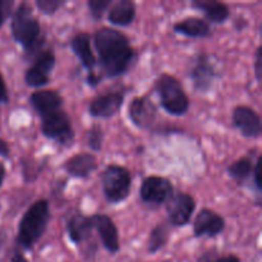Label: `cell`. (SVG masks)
<instances>
[{
	"label": "cell",
	"mask_w": 262,
	"mask_h": 262,
	"mask_svg": "<svg viewBox=\"0 0 262 262\" xmlns=\"http://www.w3.org/2000/svg\"><path fill=\"white\" fill-rule=\"evenodd\" d=\"M71 49L89 73H94L97 60L92 50L91 36L87 32L76 33L71 40Z\"/></svg>",
	"instance_id": "18"
},
{
	"label": "cell",
	"mask_w": 262,
	"mask_h": 262,
	"mask_svg": "<svg viewBox=\"0 0 262 262\" xmlns=\"http://www.w3.org/2000/svg\"><path fill=\"white\" fill-rule=\"evenodd\" d=\"M50 222V204L41 199L33 202L20 219L18 225L17 242L23 250H32L33 246L42 238Z\"/></svg>",
	"instance_id": "3"
},
{
	"label": "cell",
	"mask_w": 262,
	"mask_h": 262,
	"mask_svg": "<svg viewBox=\"0 0 262 262\" xmlns=\"http://www.w3.org/2000/svg\"><path fill=\"white\" fill-rule=\"evenodd\" d=\"M91 223L94 230L99 234L105 250L112 255L119 252V232L112 217L105 214H95L91 216Z\"/></svg>",
	"instance_id": "13"
},
{
	"label": "cell",
	"mask_w": 262,
	"mask_h": 262,
	"mask_svg": "<svg viewBox=\"0 0 262 262\" xmlns=\"http://www.w3.org/2000/svg\"><path fill=\"white\" fill-rule=\"evenodd\" d=\"M66 0H36V7L42 14L53 15L66 5Z\"/></svg>",
	"instance_id": "27"
},
{
	"label": "cell",
	"mask_w": 262,
	"mask_h": 262,
	"mask_svg": "<svg viewBox=\"0 0 262 262\" xmlns=\"http://www.w3.org/2000/svg\"><path fill=\"white\" fill-rule=\"evenodd\" d=\"M192 7L197 10H201L209 20L212 23H224L229 19L230 9L225 3L217 0H193L191 3Z\"/></svg>",
	"instance_id": "21"
},
{
	"label": "cell",
	"mask_w": 262,
	"mask_h": 262,
	"mask_svg": "<svg viewBox=\"0 0 262 262\" xmlns=\"http://www.w3.org/2000/svg\"><path fill=\"white\" fill-rule=\"evenodd\" d=\"M97 165H99L97 158L94 154L81 152L76 154L68 160H66V163L63 164V168L67 171V174L73 177V178L86 179L96 170Z\"/></svg>",
	"instance_id": "17"
},
{
	"label": "cell",
	"mask_w": 262,
	"mask_h": 262,
	"mask_svg": "<svg viewBox=\"0 0 262 262\" xmlns=\"http://www.w3.org/2000/svg\"><path fill=\"white\" fill-rule=\"evenodd\" d=\"M158 110L147 96H137L130 101L128 118L140 129H150L155 124Z\"/></svg>",
	"instance_id": "12"
},
{
	"label": "cell",
	"mask_w": 262,
	"mask_h": 262,
	"mask_svg": "<svg viewBox=\"0 0 262 262\" xmlns=\"http://www.w3.org/2000/svg\"><path fill=\"white\" fill-rule=\"evenodd\" d=\"M170 237V224L169 223H160L156 225L148 235L147 251L150 253H156L163 250L168 243Z\"/></svg>",
	"instance_id": "24"
},
{
	"label": "cell",
	"mask_w": 262,
	"mask_h": 262,
	"mask_svg": "<svg viewBox=\"0 0 262 262\" xmlns=\"http://www.w3.org/2000/svg\"><path fill=\"white\" fill-rule=\"evenodd\" d=\"M136 18V4L132 0H118L113 3L107 13V20L112 25L127 27Z\"/></svg>",
	"instance_id": "22"
},
{
	"label": "cell",
	"mask_w": 262,
	"mask_h": 262,
	"mask_svg": "<svg viewBox=\"0 0 262 262\" xmlns=\"http://www.w3.org/2000/svg\"><path fill=\"white\" fill-rule=\"evenodd\" d=\"M102 192L109 204H119L128 199L132 188V176L127 168L110 164L101 173Z\"/></svg>",
	"instance_id": "5"
},
{
	"label": "cell",
	"mask_w": 262,
	"mask_h": 262,
	"mask_svg": "<svg viewBox=\"0 0 262 262\" xmlns=\"http://www.w3.org/2000/svg\"><path fill=\"white\" fill-rule=\"evenodd\" d=\"M12 262H28V261H27V258L23 256V253L15 252L14 256L12 257Z\"/></svg>",
	"instance_id": "35"
},
{
	"label": "cell",
	"mask_w": 262,
	"mask_h": 262,
	"mask_svg": "<svg viewBox=\"0 0 262 262\" xmlns=\"http://www.w3.org/2000/svg\"><path fill=\"white\" fill-rule=\"evenodd\" d=\"M66 229L71 242L77 246L83 245L91 238L92 232H94L91 216H86L83 214L71 215L67 220Z\"/></svg>",
	"instance_id": "19"
},
{
	"label": "cell",
	"mask_w": 262,
	"mask_h": 262,
	"mask_svg": "<svg viewBox=\"0 0 262 262\" xmlns=\"http://www.w3.org/2000/svg\"><path fill=\"white\" fill-rule=\"evenodd\" d=\"M217 258V256L214 255V251H207L206 253L201 255L197 262H214Z\"/></svg>",
	"instance_id": "33"
},
{
	"label": "cell",
	"mask_w": 262,
	"mask_h": 262,
	"mask_svg": "<svg viewBox=\"0 0 262 262\" xmlns=\"http://www.w3.org/2000/svg\"><path fill=\"white\" fill-rule=\"evenodd\" d=\"M174 194L173 183L165 177L150 176L142 181L140 197L142 202L151 206L165 205Z\"/></svg>",
	"instance_id": "8"
},
{
	"label": "cell",
	"mask_w": 262,
	"mask_h": 262,
	"mask_svg": "<svg viewBox=\"0 0 262 262\" xmlns=\"http://www.w3.org/2000/svg\"><path fill=\"white\" fill-rule=\"evenodd\" d=\"M113 4L112 0H89L87 7L90 9V14L95 20H100L104 17L105 12Z\"/></svg>",
	"instance_id": "26"
},
{
	"label": "cell",
	"mask_w": 262,
	"mask_h": 262,
	"mask_svg": "<svg viewBox=\"0 0 262 262\" xmlns=\"http://www.w3.org/2000/svg\"><path fill=\"white\" fill-rule=\"evenodd\" d=\"M0 209H2V206H0Z\"/></svg>",
	"instance_id": "37"
},
{
	"label": "cell",
	"mask_w": 262,
	"mask_h": 262,
	"mask_svg": "<svg viewBox=\"0 0 262 262\" xmlns=\"http://www.w3.org/2000/svg\"><path fill=\"white\" fill-rule=\"evenodd\" d=\"M165 205L169 224L178 228L189 224L196 210V200L187 192L174 193Z\"/></svg>",
	"instance_id": "10"
},
{
	"label": "cell",
	"mask_w": 262,
	"mask_h": 262,
	"mask_svg": "<svg viewBox=\"0 0 262 262\" xmlns=\"http://www.w3.org/2000/svg\"><path fill=\"white\" fill-rule=\"evenodd\" d=\"M5 176H7V170H5V166H4V164L0 163V187H2V184L4 183Z\"/></svg>",
	"instance_id": "36"
},
{
	"label": "cell",
	"mask_w": 262,
	"mask_h": 262,
	"mask_svg": "<svg viewBox=\"0 0 262 262\" xmlns=\"http://www.w3.org/2000/svg\"><path fill=\"white\" fill-rule=\"evenodd\" d=\"M56 64L53 50H41L35 56V61L25 72V82L30 87H43L50 82V73Z\"/></svg>",
	"instance_id": "9"
},
{
	"label": "cell",
	"mask_w": 262,
	"mask_h": 262,
	"mask_svg": "<svg viewBox=\"0 0 262 262\" xmlns=\"http://www.w3.org/2000/svg\"><path fill=\"white\" fill-rule=\"evenodd\" d=\"M94 43L102 73L109 78L123 76L135 63L136 51L129 38L115 28H99L94 35Z\"/></svg>",
	"instance_id": "1"
},
{
	"label": "cell",
	"mask_w": 262,
	"mask_h": 262,
	"mask_svg": "<svg viewBox=\"0 0 262 262\" xmlns=\"http://www.w3.org/2000/svg\"><path fill=\"white\" fill-rule=\"evenodd\" d=\"M233 125L246 138H258L262 132L261 117L255 109L246 105H238L232 113Z\"/></svg>",
	"instance_id": "11"
},
{
	"label": "cell",
	"mask_w": 262,
	"mask_h": 262,
	"mask_svg": "<svg viewBox=\"0 0 262 262\" xmlns=\"http://www.w3.org/2000/svg\"><path fill=\"white\" fill-rule=\"evenodd\" d=\"M30 104L40 118L56 112L63 106V97L55 90H38L31 94Z\"/></svg>",
	"instance_id": "16"
},
{
	"label": "cell",
	"mask_w": 262,
	"mask_h": 262,
	"mask_svg": "<svg viewBox=\"0 0 262 262\" xmlns=\"http://www.w3.org/2000/svg\"><path fill=\"white\" fill-rule=\"evenodd\" d=\"M12 35L17 43L23 48L28 56L40 53L43 43L41 36V25L33 10L27 3H20L12 15ZM35 55V56H36Z\"/></svg>",
	"instance_id": "2"
},
{
	"label": "cell",
	"mask_w": 262,
	"mask_h": 262,
	"mask_svg": "<svg viewBox=\"0 0 262 262\" xmlns=\"http://www.w3.org/2000/svg\"><path fill=\"white\" fill-rule=\"evenodd\" d=\"M124 92L110 91L99 95L91 100L89 105V113L94 118H112L122 109L124 102Z\"/></svg>",
	"instance_id": "14"
},
{
	"label": "cell",
	"mask_w": 262,
	"mask_h": 262,
	"mask_svg": "<svg viewBox=\"0 0 262 262\" xmlns=\"http://www.w3.org/2000/svg\"><path fill=\"white\" fill-rule=\"evenodd\" d=\"M214 262H241L239 257L235 255H225V256H217V258Z\"/></svg>",
	"instance_id": "34"
},
{
	"label": "cell",
	"mask_w": 262,
	"mask_h": 262,
	"mask_svg": "<svg viewBox=\"0 0 262 262\" xmlns=\"http://www.w3.org/2000/svg\"><path fill=\"white\" fill-rule=\"evenodd\" d=\"M160 105L168 114L181 117L189 109V97L181 82L169 73H161L154 83Z\"/></svg>",
	"instance_id": "4"
},
{
	"label": "cell",
	"mask_w": 262,
	"mask_h": 262,
	"mask_svg": "<svg viewBox=\"0 0 262 262\" xmlns=\"http://www.w3.org/2000/svg\"><path fill=\"white\" fill-rule=\"evenodd\" d=\"M260 169H261V156H258L257 160H256V165L255 169H253V174H252V178H253V186L255 188L257 189V193L260 196L261 193V181H260Z\"/></svg>",
	"instance_id": "30"
},
{
	"label": "cell",
	"mask_w": 262,
	"mask_h": 262,
	"mask_svg": "<svg viewBox=\"0 0 262 262\" xmlns=\"http://www.w3.org/2000/svg\"><path fill=\"white\" fill-rule=\"evenodd\" d=\"M258 158V156H257ZM257 160V159H256ZM256 161H253L252 156L246 155L235 160L234 163L228 166V174L237 182L239 186H243L250 178H252L253 169H255Z\"/></svg>",
	"instance_id": "23"
},
{
	"label": "cell",
	"mask_w": 262,
	"mask_h": 262,
	"mask_svg": "<svg viewBox=\"0 0 262 262\" xmlns=\"http://www.w3.org/2000/svg\"><path fill=\"white\" fill-rule=\"evenodd\" d=\"M102 141H104V132L100 125H94L87 132V145L95 152H99L102 148Z\"/></svg>",
	"instance_id": "25"
},
{
	"label": "cell",
	"mask_w": 262,
	"mask_h": 262,
	"mask_svg": "<svg viewBox=\"0 0 262 262\" xmlns=\"http://www.w3.org/2000/svg\"><path fill=\"white\" fill-rule=\"evenodd\" d=\"M10 155V147L8 145V142L3 138H0V156L3 158H9Z\"/></svg>",
	"instance_id": "32"
},
{
	"label": "cell",
	"mask_w": 262,
	"mask_h": 262,
	"mask_svg": "<svg viewBox=\"0 0 262 262\" xmlns=\"http://www.w3.org/2000/svg\"><path fill=\"white\" fill-rule=\"evenodd\" d=\"M14 2L13 0H0V27L4 25L7 18L12 14Z\"/></svg>",
	"instance_id": "28"
},
{
	"label": "cell",
	"mask_w": 262,
	"mask_h": 262,
	"mask_svg": "<svg viewBox=\"0 0 262 262\" xmlns=\"http://www.w3.org/2000/svg\"><path fill=\"white\" fill-rule=\"evenodd\" d=\"M253 68H255V76L258 82H261L262 77V48L258 46L257 50L255 53V63H253Z\"/></svg>",
	"instance_id": "29"
},
{
	"label": "cell",
	"mask_w": 262,
	"mask_h": 262,
	"mask_svg": "<svg viewBox=\"0 0 262 262\" xmlns=\"http://www.w3.org/2000/svg\"><path fill=\"white\" fill-rule=\"evenodd\" d=\"M9 101V94H8V87L5 84L4 77L0 73V104H8Z\"/></svg>",
	"instance_id": "31"
},
{
	"label": "cell",
	"mask_w": 262,
	"mask_h": 262,
	"mask_svg": "<svg viewBox=\"0 0 262 262\" xmlns=\"http://www.w3.org/2000/svg\"><path fill=\"white\" fill-rule=\"evenodd\" d=\"M219 77V71L215 67L214 61H211V56L209 54L200 53L192 60L189 78H191L196 91L201 92V94L209 92Z\"/></svg>",
	"instance_id": "7"
},
{
	"label": "cell",
	"mask_w": 262,
	"mask_h": 262,
	"mask_svg": "<svg viewBox=\"0 0 262 262\" xmlns=\"http://www.w3.org/2000/svg\"><path fill=\"white\" fill-rule=\"evenodd\" d=\"M225 229V220L222 215L211 209H202L193 222V233L196 237L215 238Z\"/></svg>",
	"instance_id": "15"
},
{
	"label": "cell",
	"mask_w": 262,
	"mask_h": 262,
	"mask_svg": "<svg viewBox=\"0 0 262 262\" xmlns=\"http://www.w3.org/2000/svg\"><path fill=\"white\" fill-rule=\"evenodd\" d=\"M176 33L193 38L209 37L211 35V26L201 17H187L173 26Z\"/></svg>",
	"instance_id": "20"
},
{
	"label": "cell",
	"mask_w": 262,
	"mask_h": 262,
	"mask_svg": "<svg viewBox=\"0 0 262 262\" xmlns=\"http://www.w3.org/2000/svg\"><path fill=\"white\" fill-rule=\"evenodd\" d=\"M41 132L49 140L68 146L73 142L74 130L68 114L63 107L41 118Z\"/></svg>",
	"instance_id": "6"
}]
</instances>
